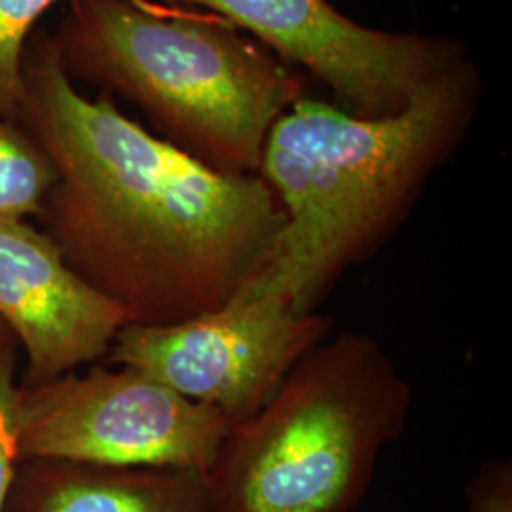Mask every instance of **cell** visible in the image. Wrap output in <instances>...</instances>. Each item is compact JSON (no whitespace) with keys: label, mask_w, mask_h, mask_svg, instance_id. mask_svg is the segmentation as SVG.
<instances>
[{"label":"cell","mask_w":512,"mask_h":512,"mask_svg":"<svg viewBox=\"0 0 512 512\" xmlns=\"http://www.w3.org/2000/svg\"><path fill=\"white\" fill-rule=\"evenodd\" d=\"M18 122L50 156L37 219L74 272L129 325H169L228 304L283 226L256 173H226L169 145L101 93L78 92L52 35H33Z\"/></svg>","instance_id":"cell-1"},{"label":"cell","mask_w":512,"mask_h":512,"mask_svg":"<svg viewBox=\"0 0 512 512\" xmlns=\"http://www.w3.org/2000/svg\"><path fill=\"white\" fill-rule=\"evenodd\" d=\"M480 95V73L463 59L385 118L298 99L270 129L256 173L285 220L236 296L270 294L298 313L319 311L403 226L469 133Z\"/></svg>","instance_id":"cell-2"},{"label":"cell","mask_w":512,"mask_h":512,"mask_svg":"<svg viewBox=\"0 0 512 512\" xmlns=\"http://www.w3.org/2000/svg\"><path fill=\"white\" fill-rule=\"evenodd\" d=\"M73 80L120 95L158 137L226 173H258L304 76L219 16L156 0H69L52 35Z\"/></svg>","instance_id":"cell-3"},{"label":"cell","mask_w":512,"mask_h":512,"mask_svg":"<svg viewBox=\"0 0 512 512\" xmlns=\"http://www.w3.org/2000/svg\"><path fill=\"white\" fill-rule=\"evenodd\" d=\"M412 401L378 340L329 336L255 416L230 427L205 473L213 512L355 511Z\"/></svg>","instance_id":"cell-4"},{"label":"cell","mask_w":512,"mask_h":512,"mask_svg":"<svg viewBox=\"0 0 512 512\" xmlns=\"http://www.w3.org/2000/svg\"><path fill=\"white\" fill-rule=\"evenodd\" d=\"M232 421L131 366L19 387L18 461L71 459L207 473Z\"/></svg>","instance_id":"cell-5"},{"label":"cell","mask_w":512,"mask_h":512,"mask_svg":"<svg viewBox=\"0 0 512 512\" xmlns=\"http://www.w3.org/2000/svg\"><path fill=\"white\" fill-rule=\"evenodd\" d=\"M332 329L321 311L298 313L270 294L234 296L177 323L126 325L105 365L137 368L236 425L255 416Z\"/></svg>","instance_id":"cell-6"},{"label":"cell","mask_w":512,"mask_h":512,"mask_svg":"<svg viewBox=\"0 0 512 512\" xmlns=\"http://www.w3.org/2000/svg\"><path fill=\"white\" fill-rule=\"evenodd\" d=\"M203 6L277 57L302 67L359 118L406 109L427 82L467 59L454 38L389 33L361 25L329 0H160Z\"/></svg>","instance_id":"cell-7"},{"label":"cell","mask_w":512,"mask_h":512,"mask_svg":"<svg viewBox=\"0 0 512 512\" xmlns=\"http://www.w3.org/2000/svg\"><path fill=\"white\" fill-rule=\"evenodd\" d=\"M0 323L25 351L19 387H37L103 359L126 313L27 220L0 222Z\"/></svg>","instance_id":"cell-8"},{"label":"cell","mask_w":512,"mask_h":512,"mask_svg":"<svg viewBox=\"0 0 512 512\" xmlns=\"http://www.w3.org/2000/svg\"><path fill=\"white\" fill-rule=\"evenodd\" d=\"M6 512H213L198 471L71 459L21 461Z\"/></svg>","instance_id":"cell-9"},{"label":"cell","mask_w":512,"mask_h":512,"mask_svg":"<svg viewBox=\"0 0 512 512\" xmlns=\"http://www.w3.org/2000/svg\"><path fill=\"white\" fill-rule=\"evenodd\" d=\"M55 184L50 156L18 120L0 118V222L38 217Z\"/></svg>","instance_id":"cell-10"},{"label":"cell","mask_w":512,"mask_h":512,"mask_svg":"<svg viewBox=\"0 0 512 512\" xmlns=\"http://www.w3.org/2000/svg\"><path fill=\"white\" fill-rule=\"evenodd\" d=\"M59 0H0V118L18 120L23 65L37 23Z\"/></svg>","instance_id":"cell-11"},{"label":"cell","mask_w":512,"mask_h":512,"mask_svg":"<svg viewBox=\"0 0 512 512\" xmlns=\"http://www.w3.org/2000/svg\"><path fill=\"white\" fill-rule=\"evenodd\" d=\"M18 342L6 327H0V512H6L10 488L18 469L19 384H16Z\"/></svg>","instance_id":"cell-12"},{"label":"cell","mask_w":512,"mask_h":512,"mask_svg":"<svg viewBox=\"0 0 512 512\" xmlns=\"http://www.w3.org/2000/svg\"><path fill=\"white\" fill-rule=\"evenodd\" d=\"M471 512H512L511 461L484 463L467 486Z\"/></svg>","instance_id":"cell-13"},{"label":"cell","mask_w":512,"mask_h":512,"mask_svg":"<svg viewBox=\"0 0 512 512\" xmlns=\"http://www.w3.org/2000/svg\"><path fill=\"white\" fill-rule=\"evenodd\" d=\"M0 327H4V325H2V323H0Z\"/></svg>","instance_id":"cell-14"}]
</instances>
